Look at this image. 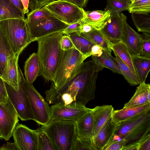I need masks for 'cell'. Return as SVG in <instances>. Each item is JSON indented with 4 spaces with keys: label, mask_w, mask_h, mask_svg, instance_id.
<instances>
[{
    "label": "cell",
    "mask_w": 150,
    "mask_h": 150,
    "mask_svg": "<svg viewBox=\"0 0 150 150\" xmlns=\"http://www.w3.org/2000/svg\"><path fill=\"white\" fill-rule=\"evenodd\" d=\"M44 7L53 16L68 25L82 20L85 17L83 8L64 0H54Z\"/></svg>",
    "instance_id": "52a82bcc"
},
{
    "label": "cell",
    "mask_w": 150,
    "mask_h": 150,
    "mask_svg": "<svg viewBox=\"0 0 150 150\" xmlns=\"http://www.w3.org/2000/svg\"><path fill=\"white\" fill-rule=\"evenodd\" d=\"M150 103V85L145 82L140 83L129 100L124 107L139 106Z\"/></svg>",
    "instance_id": "44dd1931"
},
{
    "label": "cell",
    "mask_w": 150,
    "mask_h": 150,
    "mask_svg": "<svg viewBox=\"0 0 150 150\" xmlns=\"http://www.w3.org/2000/svg\"><path fill=\"white\" fill-rule=\"evenodd\" d=\"M69 25L52 16L29 29L31 39L33 42L37 41L42 37L62 31Z\"/></svg>",
    "instance_id": "4fadbf2b"
},
{
    "label": "cell",
    "mask_w": 150,
    "mask_h": 150,
    "mask_svg": "<svg viewBox=\"0 0 150 150\" xmlns=\"http://www.w3.org/2000/svg\"><path fill=\"white\" fill-rule=\"evenodd\" d=\"M142 35V41L140 56L150 58V37Z\"/></svg>",
    "instance_id": "74e56055"
},
{
    "label": "cell",
    "mask_w": 150,
    "mask_h": 150,
    "mask_svg": "<svg viewBox=\"0 0 150 150\" xmlns=\"http://www.w3.org/2000/svg\"><path fill=\"white\" fill-rule=\"evenodd\" d=\"M72 3L83 8L86 6L89 0H64Z\"/></svg>",
    "instance_id": "f6af8a7d"
},
{
    "label": "cell",
    "mask_w": 150,
    "mask_h": 150,
    "mask_svg": "<svg viewBox=\"0 0 150 150\" xmlns=\"http://www.w3.org/2000/svg\"><path fill=\"white\" fill-rule=\"evenodd\" d=\"M140 0H131V3Z\"/></svg>",
    "instance_id": "f907efd6"
},
{
    "label": "cell",
    "mask_w": 150,
    "mask_h": 150,
    "mask_svg": "<svg viewBox=\"0 0 150 150\" xmlns=\"http://www.w3.org/2000/svg\"><path fill=\"white\" fill-rule=\"evenodd\" d=\"M131 17L138 31L143 35L150 34V13H132Z\"/></svg>",
    "instance_id": "1f68e13d"
},
{
    "label": "cell",
    "mask_w": 150,
    "mask_h": 150,
    "mask_svg": "<svg viewBox=\"0 0 150 150\" xmlns=\"http://www.w3.org/2000/svg\"><path fill=\"white\" fill-rule=\"evenodd\" d=\"M116 125L112 117L104 123L96 136L91 139L96 150H103L112 135Z\"/></svg>",
    "instance_id": "d6986e66"
},
{
    "label": "cell",
    "mask_w": 150,
    "mask_h": 150,
    "mask_svg": "<svg viewBox=\"0 0 150 150\" xmlns=\"http://www.w3.org/2000/svg\"><path fill=\"white\" fill-rule=\"evenodd\" d=\"M96 150L91 139L77 137L75 140L72 150Z\"/></svg>",
    "instance_id": "8d00e7d4"
},
{
    "label": "cell",
    "mask_w": 150,
    "mask_h": 150,
    "mask_svg": "<svg viewBox=\"0 0 150 150\" xmlns=\"http://www.w3.org/2000/svg\"><path fill=\"white\" fill-rule=\"evenodd\" d=\"M13 3L25 15L23 11V8L21 2L20 0H9Z\"/></svg>",
    "instance_id": "c3c4849f"
},
{
    "label": "cell",
    "mask_w": 150,
    "mask_h": 150,
    "mask_svg": "<svg viewBox=\"0 0 150 150\" xmlns=\"http://www.w3.org/2000/svg\"><path fill=\"white\" fill-rule=\"evenodd\" d=\"M150 110V103L136 107H123L120 110H114L112 118L117 124Z\"/></svg>",
    "instance_id": "ffe728a7"
},
{
    "label": "cell",
    "mask_w": 150,
    "mask_h": 150,
    "mask_svg": "<svg viewBox=\"0 0 150 150\" xmlns=\"http://www.w3.org/2000/svg\"><path fill=\"white\" fill-rule=\"evenodd\" d=\"M96 63L103 67L108 68L114 73L120 74L121 73L119 66L115 57L111 54L102 49L101 52L97 56H91Z\"/></svg>",
    "instance_id": "4316f807"
},
{
    "label": "cell",
    "mask_w": 150,
    "mask_h": 150,
    "mask_svg": "<svg viewBox=\"0 0 150 150\" xmlns=\"http://www.w3.org/2000/svg\"><path fill=\"white\" fill-rule=\"evenodd\" d=\"M91 110L86 113L75 122L77 137L91 139L93 120Z\"/></svg>",
    "instance_id": "603a6c76"
},
{
    "label": "cell",
    "mask_w": 150,
    "mask_h": 150,
    "mask_svg": "<svg viewBox=\"0 0 150 150\" xmlns=\"http://www.w3.org/2000/svg\"><path fill=\"white\" fill-rule=\"evenodd\" d=\"M38 140V150H56L42 127L35 130Z\"/></svg>",
    "instance_id": "836d02e7"
},
{
    "label": "cell",
    "mask_w": 150,
    "mask_h": 150,
    "mask_svg": "<svg viewBox=\"0 0 150 150\" xmlns=\"http://www.w3.org/2000/svg\"><path fill=\"white\" fill-rule=\"evenodd\" d=\"M139 143V150H150V136L144 139Z\"/></svg>",
    "instance_id": "7bdbcfd3"
},
{
    "label": "cell",
    "mask_w": 150,
    "mask_h": 150,
    "mask_svg": "<svg viewBox=\"0 0 150 150\" xmlns=\"http://www.w3.org/2000/svg\"><path fill=\"white\" fill-rule=\"evenodd\" d=\"M8 97L4 81L0 77V103H6Z\"/></svg>",
    "instance_id": "b9f144b4"
},
{
    "label": "cell",
    "mask_w": 150,
    "mask_h": 150,
    "mask_svg": "<svg viewBox=\"0 0 150 150\" xmlns=\"http://www.w3.org/2000/svg\"><path fill=\"white\" fill-rule=\"evenodd\" d=\"M3 139L2 135L1 130H0V139Z\"/></svg>",
    "instance_id": "816d5d0a"
},
{
    "label": "cell",
    "mask_w": 150,
    "mask_h": 150,
    "mask_svg": "<svg viewBox=\"0 0 150 150\" xmlns=\"http://www.w3.org/2000/svg\"><path fill=\"white\" fill-rule=\"evenodd\" d=\"M102 49L99 46L95 45L92 47L91 51V56H97L101 52Z\"/></svg>",
    "instance_id": "bcb514c9"
},
{
    "label": "cell",
    "mask_w": 150,
    "mask_h": 150,
    "mask_svg": "<svg viewBox=\"0 0 150 150\" xmlns=\"http://www.w3.org/2000/svg\"><path fill=\"white\" fill-rule=\"evenodd\" d=\"M139 143H137L124 146L122 150H139Z\"/></svg>",
    "instance_id": "7dc6e473"
},
{
    "label": "cell",
    "mask_w": 150,
    "mask_h": 150,
    "mask_svg": "<svg viewBox=\"0 0 150 150\" xmlns=\"http://www.w3.org/2000/svg\"><path fill=\"white\" fill-rule=\"evenodd\" d=\"M50 107L51 119L75 122L92 109L75 102L68 105L62 103L53 104Z\"/></svg>",
    "instance_id": "30bf717a"
},
{
    "label": "cell",
    "mask_w": 150,
    "mask_h": 150,
    "mask_svg": "<svg viewBox=\"0 0 150 150\" xmlns=\"http://www.w3.org/2000/svg\"><path fill=\"white\" fill-rule=\"evenodd\" d=\"M104 68L93 59L83 62L75 76L68 83L57 88L53 83L45 92L46 100L50 104L62 94L66 93L71 97L74 102L85 105L94 98L98 72Z\"/></svg>",
    "instance_id": "6da1fadb"
},
{
    "label": "cell",
    "mask_w": 150,
    "mask_h": 150,
    "mask_svg": "<svg viewBox=\"0 0 150 150\" xmlns=\"http://www.w3.org/2000/svg\"><path fill=\"white\" fill-rule=\"evenodd\" d=\"M54 0H31L29 1L28 8L31 11L40 9L53 1Z\"/></svg>",
    "instance_id": "60d3db41"
},
{
    "label": "cell",
    "mask_w": 150,
    "mask_h": 150,
    "mask_svg": "<svg viewBox=\"0 0 150 150\" xmlns=\"http://www.w3.org/2000/svg\"><path fill=\"white\" fill-rule=\"evenodd\" d=\"M132 13H150V0H140L131 3L128 10Z\"/></svg>",
    "instance_id": "d590c367"
},
{
    "label": "cell",
    "mask_w": 150,
    "mask_h": 150,
    "mask_svg": "<svg viewBox=\"0 0 150 150\" xmlns=\"http://www.w3.org/2000/svg\"><path fill=\"white\" fill-rule=\"evenodd\" d=\"M40 70L39 58L37 53H33L30 55L25 63L24 74L26 80L33 84L37 77L40 76Z\"/></svg>",
    "instance_id": "7402d4cb"
},
{
    "label": "cell",
    "mask_w": 150,
    "mask_h": 150,
    "mask_svg": "<svg viewBox=\"0 0 150 150\" xmlns=\"http://www.w3.org/2000/svg\"><path fill=\"white\" fill-rule=\"evenodd\" d=\"M0 29L6 38L15 55L19 56L33 42L25 17L0 21Z\"/></svg>",
    "instance_id": "277c9868"
},
{
    "label": "cell",
    "mask_w": 150,
    "mask_h": 150,
    "mask_svg": "<svg viewBox=\"0 0 150 150\" xmlns=\"http://www.w3.org/2000/svg\"><path fill=\"white\" fill-rule=\"evenodd\" d=\"M22 3L23 8V11L24 14L29 12L28 5L30 0H20Z\"/></svg>",
    "instance_id": "681fc988"
},
{
    "label": "cell",
    "mask_w": 150,
    "mask_h": 150,
    "mask_svg": "<svg viewBox=\"0 0 150 150\" xmlns=\"http://www.w3.org/2000/svg\"><path fill=\"white\" fill-rule=\"evenodd\" d=\"M83 19L69 25L62 31L63 34L68 35L75 33L80 35L81 28L83 23Z\"/></svg>",
    "instance_id": "f35d334b"
},
{
    "label": "cell",
    "mask_w": 150,
    "mask_h": 150,
    "mask_svg": "<svg viewBox=\"0 0 150 150\" xmlns=\"http://www.w3.org/2000/svg\"><path fill=\"white\" fill-rule=\"evenodd\" d=\"M42 127L56 150H72L77 137L75 122L51 119Z\"/></svg>",
    "instance_id": "5b68a950"
},
{
    "label": "cell",
    "mask_w": 150,
    "mask_h": 150,
    "mask_svg": "<svg viewBox=\"0 0 150 150\" xmlns=\"http://www.w3.org/2000/svg\"><path fill=\"white\" fill-rule=\"evenodd\" d=\"M0 150H18V148L14 143L7 142L0 147Z\"/></svg>",
    "instance_id": "ee69618b"
},
{
    "label": "cell",
    "mask_w": 150,
    "mask_h": 150,
    "mask_svg": "<svg viewBox=\"0 0 150 150\" xmlns=\"http://www.w3.org/2000/svg\"><path fill=\"white\" fill-rule=\"evenodd\" d=\"M71 39L76 49L86 59L91 56L92 47L94 44L81 35L74 33L68 35Z\"/></svg>",
    "instance_id": "484cf974"
},
{
    "label": "cell",
    "mask_w": 150,
    "mask_h": 150,
    "mask_svg": "<svg viewBox=\"0 0 150 150\" xmlns=\"http://www.w3.org/2000/svg\"><path fill=\"white\" fill-rule=\"evenodd\" d=\"M19 55H14L8 58L1 77L4 81L16 90L19 88Z\"/></svg>",
    "instance_id": "2e32d148"
},
{
    "label": "cell",
    "mask_w": 150,
    "mask_h": 150,
    "mask_svg": "<svg viewBox=\"0 0 150 150\" xmlns=\"http://www.w3.org/2000/svg\"><path fill=\"white\" fill-rule=\"evenodd\" d=\"M18 116L9 98L5 103H0V130L3 139L8 140L18 122Z\"/></svg>",
    "instance_id": "8fae6325"
},
{
    "label": "cell",
    "mask_w": 150,
    "mask_h": 150,
    "mask_svg": "<svg viewBox=\"0 0 150 150\" xmlns=\"http://www.w3.org/2000/svg\"><path fill=\"white\" fill-rule=\"evenodd\" d=\"M111 50L115 52L133 73L136 75L132 55L126 45L122 41L112 44Z\"/></svg>",
    "instance_id": "f546056e"
},
{
    "label": "cell",
    "mask_w": 150,
    "mask_h": 150,
    "mask_svg": "<svg viewBox=\"0 0 150 150\" xmlns=\"http://www.w3.org/2000/svg\"><path fill=\"white\" fill-rule=\"evenodd\" d=\"M125 16L122 13L111 14L105 25L101 30L112 44L121 40L124 30Z\"/></svg>",
    "instance_id": "5bb4252c"
},
{
    "label": "cell",
    "mask_w": 150,
    "mask_h": 150,
    "mask_svg": "<svg viewBox=\"0 0 150 150\" xmlns=\"http://www.w3.org/2000/svg\"><path fill=\"white\" fill-rule=\"evenodd\" d=\"M52 16L51 14L43 7L31 11L28 13L25 19L30 29L36 26L43 20Z\"/></svg>",
    "instance_id": "4dcf8cb0"
},
{
    "label": "cell",
    "mask_w": 150,
    "mask_h": 150,
    "mask_svg": "<svg viewBox=\"0 0 150 150\" xmlns=\"http://www.w3.org/2000/svg\"><path fill=\"white\" fill-rule=\"evenodd\" d=\"M22 88L30 100L35 121L41 125H46L51 119V108L48 103L25 79Z\"/></svg>",
    "instance_id": "9c48e42d"
},
{
    "label": "cell",
    "mask_w": 150,
    "mask_h": 150,
    "mask_svg": "<svg viewBox=\"0 0 150 150\" xmlns=\"http://www.w3.org/2000/svg\"><path fill=\"white\" fill-rule=\"evenodd\" d=\"M14 55L8 40L0 29V77L1 76L8 58Z\"/></svg>",
    "instance_id": "f1b7e54d"
},
{
    "label": "cell",
    "mask_w": 150,
    "mask_h": 150,
    "mask_svg": "<svg viewBox=\"0 0 150 150\" xmlns=\"http://www.w3.org/2000/svg\"><path fill=\"white\" fill-rule=\"evenodd\" d=\"M18 150H38V140L35 130L21 124H17L12 135Z\"/></svg>",
    "instance_id": "7c38bea8"
},
{
    "label": "cell",
    "mask_w": 150,
    "mask_h": 150,
    "mask_svg": "<svg viewBox=\"0 0 150 150\" xmlns=\"http://www.w3.org/2000/svg\"><path fill=\"white\" fill-rule=\"evenodd\" d=\"M60 47L63 51H67L72 48H75L69 36L64 35L62 36L60 42Z\"/></svg>",
    "instance_id": "ab89813d"
},
{
    "label": "cell",
    "mask_w": 150,
    "mask_h": 150,
    "mask_svg": "<svg viewBox=\"0 0 150 150\" xmlns=\"http://www.w3.org/2000/svg\"><path fill=\"white\" fill-rule=\"evenodd\" d=\"M127 17L124 18V28L121 40L126 46L132 55L139 56L142 41V36L128 24Z\"/></svg>",
    "instance_id": "9a60e30c"
},
{
    "label": "cell",
    "mask_w": 150,
    "mask_h": 150,
    "mask_svg": "<svg viewBox=\"0 0 150 150\" xmlns=\"http://www.w3.org/2000/svg\"><path fill=\"white\" fill-rule=\"evenodd\" d=\"M85 17L83 19V23L91 25L94 29L101 30L104 27L111 16L109 10H84Z\"/></svg>",
    "instance_id": "ac0fdd59"
},
{
    "label": "cell",
    "mask_w": 150,
    "mask_h": 150,
    "mask_svg": "<svg viewBox=\"0 0 150 150\" xmlns=\"http://www.w3.org/2000/svg\"><path fill=\"white\" fill-rule=\"evenodd\" d=\"M86 58L75 48L62 51L53 83L57 88L69 81L76 74Z\"/></svg>",
    "instance_id": "8992f818"
},
{
    "label": "cell",
    "mask_w": 150,
    "mask_h": 150,
    "mask_svg": "<svg viewBox=\"0 0 150 150\" xmlns=\"http://www.w3.org/2000/svg\"><path fill=\"white\" fill-rule=\"evenodd\" d=\"M115 60L117 63L121 74L131 86H135L140 84L137 75L134 74L127 66L115 52Z\"/></svg>",
    "instance_id": "d6a6232c"
},
{
    "label": "cell",
    "mask_w": 150,
    "mask_h": 150,
    "mask_svg": "<svg viewBox=\"0 0 150 150\" xmlns=\"http://www.w3.org/2000/svg\"><path fill=\"white\" fill-rule=\"evenodd\" d=\"M19 70L20 79L18 90H16L4 81L8 96L21 120H32L35 121L30 100L22 88L25 79L19 67Z\"/></svg>",
    "instance_id": "ba28073f"
},
{
    "label": "cell",
    "mask_w": 150,
    "mask_h": 150,
    "mask_svg": "<svg viewBox=\"0 0 150 150\" xmlns=\"http://www.w3.org/2000/svg\"><path fill=\"white\" fill-rule=\"evenodd\" d=\"M80 35L111 54V47L112 44L109 41L101 30L93 29L89 32L81 33Z\"/></svg>",
    "instance_id": "d4e9b609"
},
{
    "label": "cell",
    "mask_w": 150,
    "mask_h": 150,
    "mask_svg": "<svg viewBox=\"0 0 150 150\" xmlns=\"http://www.w3.org/2000/svg\"><path fill=\"white\" fill-rule=\"evenodd\" d=\"M104 10H109L111 14H120L128 10L131 4V0H108Z\"/></svg>",
    "instance_id": "e575fe53"
},
{
    "label": "cell",
    "mask_w": 150,
    "mask_h": 150,
    "mask_svg": "<svg viewBox=\"0 0 150 150\" xmlns=\"http://www.w3.org/2000/svg\"><path fill=\"white\" fill-rule=\"evenodd\" d=\"M62 31L54 33L39 38L37 52L40 62V76L47 81L53 82L57 71L62 50L60 40Z\"/></svg>",
    "instance_id": "7a4b0ae2"
},
{
    "label": "cell",
    "mask_w": 150,
    "mask_h": 150,
    "mask_svg": "<svg viewBox=\"0 0 150 150\" xmlns=\"http://www.w3.org/2000/svg\"><path fill=\"white\" fill-rule=\"evenodd\" d=\"M113 134L123 140L124 147L139 143L150 136V110L116 124Z\"/></svg>",
    "instance_id": "3957f363"
},
{
    "label": "cell",
    "mask_w": 150,
    "mask_h": 150,
    "mask_svg": "<svg viewBox=\"0 0 150 150\" xmlns=\"http://www.w3.org/2000/svg\"><path fill=\"white\" fill-rule=\"evenodd\" d=\"M114 108L112 105L96 106L91 110L93 117V128L91 139H93L106 121L112 117Z\"/></svg>",
    "instance_id": "e0dca14e"
},
{
    "label": "cell",
    "mask_w": 150,
    "mask_h": 150,
    "mask_svg": "<svg viewBox=\"0 0 150 150\" xmlns=\"http://www.w3.org/2000/svg\"><path fill=\"white\" fill-rule=\"evenodd\" d=\"M132 57L140 83L145 82L150 70V58L136 55H132Z\"/></svg>",
    "instance_id": "cb8c5ba5"
},
{
    "label": "cell",
    "mask_w": 150,
    "mask_h": 150,
    "mask_svg": "<svg viewBox=\"0 0 150 150\" xmlns=\"http://www.w3.org/2000/svg\"><path fill=\"white\" fill-rule=\"evenodd\" d=\"M25 17L18 8L9 0H0V21Z\"/></svg>",
    "instance_id": "83f0119b"
}]
</instances>
